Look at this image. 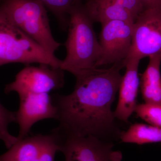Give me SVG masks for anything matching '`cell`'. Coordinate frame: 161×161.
Segmentation results:
<instances>
[{"label":"cell","mask_w":161,"mask_h":161,"mask_svg":"<svg viewBox=\"0 0 161 161\" xmlns=\"http://www.w3.org/2000/svg\"><path fill=\"white\" fill-rule=\"evenodd\" d=\"M124 67L119 63L89 70L75 77V89L69 95H52L59 123L57 129L61 134L92 136L111 142L119 139L112 106Z\"/></svg>","instance_id":"6da1fadb"},{"label":"cell","mask_w":161,"mask_h":161,"mask_svg":"<svg viewBox=\"0 0 161 161\" xmlns=\"http://www.w3.org/2000/svg\"><path fill=\"white\" fill-rule=\"evenodd\" d=\"M84 9L78 4L69 13L68 34L64 46L66 56L60 69L75 77L96 67L102 51L93 23Z\"/></svg>","instance_id":"7a4b0ae2"},{"label":"cell","mask_w":161,"mask_h":161,"mask_svg":"<svg viewBox=\"0 0 161 161\" xmlns=\"http://www.w3.org/2000/svg\"><path fill=\"white\" fill-rule=\"evenodd\" d=\"M0 8L15 26L51 54L61 45L53 36L46 8L38 0H3Z\"/></svg>","instance_id":"3957f363"},{"label":"cell","mask_w":161,"mask_h":161,"mask_svg":"<svg viewBox=\"0 0 161 161\" xmlns=\"http://www.w3.org/2000/svg\"><path fill=\"white\" fill-rule=\"evenodd\" d=\"M61 61L15 26L0 8V66L13 63H38L60 68Z\"/></svg>","instance_id":"277c9868"},{"label":"cell","mask_w":161,"mask_h":161,"mask_svg":"<svg viewBox=\"0 0 161 161\" xmlns=\"http://www.w3.org/2000/svg\"><path fill=\"white\" fill-rule=\"evenodd\" d=\"M157 55L161 56V8H146L133 24L132 45L122 64Z\"/></svg>","instance_id":"5b68a950"},{"label":"cell","mask_w":161,"mask_h":161,"mask_svg":"<svg viewBox=\"0 0 161 161\" xmlns=\"http://www.w3.org/2000/svg\"><path fill=\"white\" fill-rule=\"evenodd\" d=\"M63 70L46 64L27 66L16 75L14 81L6 85V94L15 92L19 95L44 94L60 89L64 85Z\"/></svg>","instance_id":"8992f818"},{"label":"cell","mask_w":161,"mask_h":161,"mask_svg":"<svg viewBox=\"0 0 161 161\" xmlns=\"http://www.w3.org/2000/svg\"><path fill=\"white\" fill-rule=\"evenodd\" d=\"M60 134L62 137L60 151L63 153L65 161L122 160V153L113 150L112 142L92 136Z\"/></svg>","instance_id":"52a82bcc"},{"label":"cell","mask_w":161,"mask_h":161,"mask_svg":"<svg viewBox=\"0 0 161 161\" xmlns=\"http://www.w3.org/2000/svg\"><path fill=\"white\" fill-rule=\"evenodd\" d=\"M61 141V136L56 129L49 134L29 135L18 139L7 152L0 155V161H55Z\"/></svg>","instance_id":"ba28073f"},{"label":"cell","mask_w":161,"mask_h":161,"mask_svg":"<svg viewBox=\"0 0 161 161\" xmlns=\"http://www.w3.org/2000/svg\"><path fill=\"white\" fill-rule=\"evenodd\" d=\"M133 22L114 20L103 23L99 42L102 53L96 67L122 63L132 45Z\"/></svg>","instance_id":"9c48e42d"},{"label":"cell","mask_w":161,"mask_h":161,"mask_svg":"<svg viewBox=\"0 0 161 161\" xmlns=\"http://www.w3.org/2000/svg\"><path fill=\"white\" fill-rule=\"evenodd\" d=\"M19 107L16 112V122L19 128L18 140L29 135L33 126L43 119H57V108L49 93L19 95Z\"/></svg>","instance_id":"30bf717a"},{"label":"cell","mask_w":161,"mask_h":161,"mask_svg":"<svg viewBox=\"0 0 161 161\" xmlns=\"http://www.w3.org/2000/svg\"><path fill=\"white\" fill-rule=\"evenodd\" d=\"M140 61L132 59L124 63L126 71L119 85L118 103L114 115L115 119L124 122H128L137 104L140 86L138 73Z\"/></svg>","instance_id":"8fae6325"},{"label":"cell","mask_w":161,"mask_h":161,"mask_svg":"<svg viewBox=\"0 0 161 161\" xmlns=\"http://www.w3.org/2000/svg\"><path fill=\"white\" fill-rule=\"evenodd\" d=\"M149 59L140 80L142 97L145 103L161 105V56H152Z\"/></svg>","instance_id":"7c38bea8"},{"label":"cell","mask_w":161,"mask_h":161,"mask_svg":"<svg viewBox=\"0 0 161 161\" xmlns=\"http://www.w3.org/2000/svg\"><path fill=\"white\" fill-rule=\"evenodd\" d=\"M83 7L93 22L102 24L114 20L135 22L128 12L112 0H87Z\"/></svg>","instance_id":"4fadbf2b"},{"label":"cell","mask_w":161,"mask_h":161,"mask_svg":"<svg viewBox=\"0 0 161 161\" xmlns=\"http://www.w3.org/2000/svg\"><path fill=\"white\" fill-rule=\"evenodd\" d=\"M119 139L122 142L138 145L161 142V127L135 123L128 130L121 132Z\"/></svg>","instance_id":"5bb4252c"},{"label":"cell","mask_w":161,"mask_h":161,"mask_svg":"<svg viewBox=\"0 0 161 161\" xmlns=\"http://www.w3.org/2000/svg\"><path fill=\"white\" fill-rule=\"evenodd\" d=\"M16 121V112L9 111L0 102V140L9 149L18 141L17 137L10 134L8 126Z\"/></svg>","instance_id":"9a60e30c"},{"label":"cell","mask_w":161,"mask_h":161,"mask_svg":"<svg viewBox=\"0 0 161 161\" xmlns=\"http://www.w3.org/2000/svg\"><path fill=\"white\" fill-rule=\"evenodd\" d=\"M134 112L138 117L153 125L161 127V105L143 103L138 104Z\"/></svg>","instance_id":"2e32d148"},{"label":"cell","mask_w":161,"mask_h":161,"mask_svg":"<svg viewBox=\"0 0 161 161\" xmlns=\"http://www.w3.org/2000/svg\"><path fill=\"white\" fill-rule=\"evenodd\" d=\"M49 9L61 23L68 24L67 16L72 6L75 4V0H38Z\"/></svg>","instance_id":"e0dca14e"},{"label":"cell","mask_w":161,"mask_h":161,"mask_svg":"<svg viewBox=\"0 0 161 161\" xmlns=\"http://www.w3.org/2000/svg\"><path fill=\"white\" fill-rule=\"evenodd\" d=\"M114 3L129 13L135 21L143 11L145 7L140 0H112Z\"/></svg>","instance_id":"ac0fdd59"},{"label":"cell","mask_w":161,"mask_h":161,"mask_svg":"<svg viewBox=\"0 0 161 161\" xmlns=\"http://www.w3.org/2000/svg\"><path fill=\"white\" fill-rule=\"evenodd\" d=\"M145 9L151 7H160L161 6V0H140Z\"/></svg>","instance_id":"d6986e66"},{"label":"cell","mask_w":161,"mask_h":161,"mask_svg":"<svg viewBox=\"0 0 161 161\" xmlns=\"http://www.w3.org/2000/svg\"><path fill=\"white\" fill-rule=\"evenodd\" d=\"M80 1V0H75V3H78V2H79Z\"/></svg>","instance_id":"ffe728a7"},{"label":"cell","mask_w":161,"mask_h":161,"mask_svg":"<svg viewBox=\"0 0 161 161\" xmlns=\"http://www.w3.org/2000/svg\"></svg>","instance_id":"44dd1931"}]
</instances>
